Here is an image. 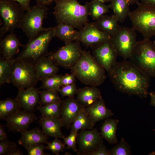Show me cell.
<instances>
[{"mask_svg": "<svg viewBox=\"0 0 155 155\" xmlns=\"http://www.w3.org/2000/svg\"><path fill=\"white\" fill-rule=\"evenodd\" d=\"M25 11L13 0H0V14L3 24L0 29V40L7 33L20 28Z\"/></svg>", "mask_w": 155, "mask_h": 155, "instance_id": "obj_7", "label": "cell"}, {"mask_svg": "<svg viewBox=\"0 0 155 155\" xmlns=\"http://www.w3.org/2000/svg\"><path fill=\"white\" fill-rule=\"evenodd\" d=\"M84 109L94 125L98 122L109 118L113 115L112 111L106 106L102 97L85 107Z\"/></svg>", "mask_w": 155, "mask_h": 155, "instance_id": "obj_20", "label": "cell"}, {"mask_svg": "<svg viewBox=\"0 0 155 155\" xmlns=\"http://www.w3.org/2000/svg\"><path fill=\"white\" fill-rule=\"evenodd\" d=\"M109 8L108 5H106L98 0H92L88 3L89 15L94 20H96L107 13Z\"/></svg>", "mask_w": 155, "mask_h": 155, "instance_id": "obj_31", "label": "cell"}, {"mask_svg": "<svg viewBox=\"0 0 155 155\" xmlns=\"http://www.w3.org/2000/svg\"><path fill=\"white\" fill-rule=\"evenodd\" d=\"M104 3L107 2L111 1V0H98Z\"/></svg>", "mask_w": 155, "mask_h": 155, "instance_id": "obj_50", "label": "cell"}, {"mask_svg": "<svg viewBox=\"0 0 155 155\" xmlns=\"http://www.w3.org/2000/svg\"><path fill=\"white\" fill-rule=\"evenodd\" d=\"M13 60H7L0 57V85L10 83Z\"/></svg>", "mask_w": 155, "mask_h": 155, "instance_id": "obj_32", "label": "cell"}, {"mask_svg": "<svg viewBox=\"0 0 155 155\" xmlns=\"http://www.w3.org/2000/svg\"><path fill=\"white\" fill-rule=\"evenodd\" d=\"M7 135L3 126L0 124V141L7 139Z\"/></svg>", "mask_w": 155, "mask_h": 155, "instance_id": "obj_45", "label": "cell"}, {"mask_svg": "<svg viewBox=\"0 0 155 155\" xmlns=\"http://www.w3.org/2000/svg\"><path fill=\"white\" fill-rule=\"evenodd\" d=\"M37 119L32 111L21 109L6 118L5 126L9 131L21 133L28 130L30 124Z\"/></svg>", "mask_w": 155, "mask_h": 155, "instance_id": "obj_13", "label": "cell"}, {"mask_svg": "<svg viewBox=\"0 0 155 155\" xmlns=\"http://www.w3.org/2000/svg\"><path fill=\"white\" fill-rule=\"evenodd\" d=\"M137 35L132 28L121 26L110 41L118 56L126 60L130 57L136 43Z\"/></svg>", "mask_w": 155, "mask_h": 155, "instance_id": "obj_10", "label": "cell"}, {"mask_svg": "<svg viewBox=\"0 0 155 155\" xmlns=\"http://www.w3.org/2000/svg\"><path fill=\"white\" fill-rule=\"evenodd\" d=\"M118 123L117 119L107 118L105 119L101 127V136L110 144L117 142L116 131Z\"/></svg>", "mask_w": 155, "mask_h": 155, "instance_id": "obj_26", "label": "cell"}, {"mask_svg": "<svg viewBox=\"0 0 155 155\" xmlns=\"http://www.w3.org/2000/svg\"><path fill=\"white\" fill-rule=\"evenodd\" d=\"M54 29V37H57L65 44L79 40L78 31L75 30L71 25L63 23H59Z\"/></svg>", "mask_w": 155, "mask_h": 155, "instance_id": "obj_25", "label": "cell"}, {"mask_svg": "<svg viewBox=\"0 0 155 155\" xmlns=\"http://www.w3.org/2000/svg\"><path fill=\"white\" fill-rule=\"evenodd\" d=\"M62 102L61 100L43 106L39 105L36 108L41 113L42 117H60Z\"/></svg>", "mask_w": 155, "mask_h": 155, "instance_id": "obj_30", "label": "cell"}, {"mask_svg": "<svg viewBox=\"0 0 155 155\" xmlns=\"http://www.w3.org/2000/svg\"><path fill=\"white\" fill-rule=\"evenodd\" d=\"M53 37V28H48L24 45L22 51L15 58L34 65L40 59L48 56V47Z\"/></svg>", "mask_w": 155, "mask_h": 155, "instance_id": "obj_4", "label": "cell"}, {"mask_svg": "<svg viewBox=\"0 0 155 155\" xmlns=\"http://www.w3.org/2000/svg\"><path fill=\"white\" fill-rule=\"evenodd\" d=\"M17 147L14 142L9 140L8 138L0 142V155H7L12 149Z\"/></svg>", "mask_w": 155, "mask_h": 155, "instance_id": "obj_39", "label": "cell"}, {"mask_svg": "<svg viewBox=\"0 0 155 155\" xmlns=\"http://www.w3.org/2000/svg\"><path fill=\"white\" fill-rule=\"evenodd\" d=\"M47 144L46 149L56 155H59L60 152H63L66 148L65 144L58 138H55L52 142H49Z\"/></svg>", "mask_w": 155, "mask_h": 155, "instance_id": "obj_36", "label": "cell"}, {"mask_svg": "<svg viewBox=\"0 0 155 155\" xmlns=\"http://www.w3.org/2000/svg\"><path fill=\"white\" fill-rule=\"evenodd\" d=\"M63 76L61 74H56L42 79L40 80L42 85L40 88L52 90L59 92L62 87L61 80Z\"/></svg>", "mask_w": 155, "mask_h": 155, "instance_id": "obj_33", "label": "cell"}, {"mask_svg": "<svg viewBox=\"0 0 155 155\" xmlns=\"http://www.w3.org/2000/svg\"><path fill=\"white\" fill-rule=\"evenodd\" d=\"M78 133L77 131L71 130L70 134L63 139V143L67 145V148L72 150L76 153L78 151L76 146Z\"/></svg>", "mask_w": 155, "mask_h": 155, "instance_id": "obj_37", "label": "cell"}, {"mask_svg": "<svg viewBox=\"0 0 155 155\" xmlns=\"http://www.w3.org/2000/svg\"><path fill=\"white\" fill-rule=\"evenodd\" d=\"M144 3L155 5V0H141Z\"/></svg>", "mask_w": 155, "mask_h": 155, "instance_id": "obj_48", "label": "cell"}, {"mask_svg": "<svg viewBox=\"0 0 155 155\" xmlns=\"http://www.w3.org/2000/svg\"><path fill=\"white\" fill-rule=\"evenodd\" d=\"M108 5L113 10L119 22L123 23L129 17L130 11L129 5L127 0H111Z\"/></svg>", "mask_w": 155, "mask_h": 155, "instance_id": "obj_27", "label": "cell"}, {"mask_svg": "<svg viewBox=\"0 0 155 155\" xmlns=\"http://www.w3.org/2000/svg\"><path fill=\"white\" fill-rule=\"evenodd\" d=\"M20 133L21 136L18 143L26 150L36 144H47L49 142L48 141L49 139L48 136L37 127L30 130H26Z\"/></svg>", "mask_w": 155, "mask_h": 155, "instance_id": "obj_19", "label": "cell"}, {"mask_svg": "<svg viewBox=\"0 0 155 155\" xmlns=\"http://www.w3.org/2000/svg\"><path fill=\"white\" fill-rule=\"evenodd\" d=\"M110 151L111 155H129L131 153L129 145L123 138L118 144L110 150Z\"/></svg>", "mask_w": 155, "mask_h": 155, "instance_id": "obj_35", "label": "cell"}, {"mask_svg": "<svg viewBox=\"0 0 155 155\" xmlns=\"http://www.w3.org/2000/svg\"><path fill=\"white\" fill-rule=\"evenodd\" d=\"M150 99V105L155 107V92L153 91H151L149 92V94Z\"/></svg>", "mask_w": 155, "mask_h": 155, "instance_id": "obj_47", "label": "cell"}, {"mask_svg": "<svg viewBox=\"0 0 155 155\" xmlns=\"http://www.w3.org/2000/svg\"><path fill=\"white\" fill-rule=\"evenodd\" d=\"M94 57L108 72L117 62L118 56L110 40L93 46Z\"/></svg>", "mask_w": 155, "mask_h": 155, "instance_id": "obj_14", "label": "cell"}, {"mask_svg": "<svg viewBox=\"0 0 155 155\" xmlns=\"http://www.w3.org/2000/svg\"><path fill=\"white\" fill-rule=\"evenodd\" d=\"M94 125L83 107L73 121L70 128L72 131L78 132L82 130L91 129Z\"/></svg>", "mask_w": 155, "mask_h": 155, "instance_id": "obj_29", "label": "cell"}, {"mask_svg": "<svg viewBox=\"0 0 155 155\" xmlns=\"http://www.w3.org/2000/svg\"><path fill=\"white\" fill-rule=\"evenodd\" d=\"M58 65L48 56L38 61L34 65L39 80L56 74L59 70Z\"/></svg>", "mask_w": 155, "mask_h": 155, "instance_id": "obj_22", "label": "cell"}, {"mask_svg": "<svg viewBox=\"0 0 155 155\" xmlns=\"http://www.w3.org/2000/svg\"><path fill=\"white\" fill-rule=\"evenodd\" d=\"M89 155H111L110 150H108L106 146L102 142L96 149Z\"/></svg>", "mask_w": 155, "mask_h": 155, "instance_id": "obj_41", "label": "cell"}, {"mask_svg": "<svg viewBox=\"0 0 155 155\" xmlns=\"http://www.w3.org/2000/svg\"><path fill=\"white\" fill-rule=\"evenodd\" d=\"M18 3L22 8L26 11L30 8V3L31 0H13Z\"/></svg>", "mask_w": 155, "mask_h": 155, "instance_id": "obj_43", "label": "cell"}, {"mask_svg": "<svg viewBox=\"0 0 155 155\" xmlns=\"http://www.w3.org/2000/svg\"><path fill=\"white\" fill-rule=\"evenodd\" d=\"M22 152L17 147L13 148L7 154V155H23Z\"/></svg>", "mask_w": 155, "mask_h": 155, "instance_id": "obj_46", "label": "cell"}, {"mask_svg": "<svg viewBox=\"0 0 155 155\" xmlns=\"http://www.w3.org/2000/svg\"><path fill=\"white\" fill-rule=\"evenodd\" d=\"M102 137L96 129L81 130L78 133V155H89L103 142Z\"/></svg>", "mask_w": 155, "mask_h": 155, "instance_id": "obj_12", "label": "cell"}, {"mask_svg": "<svg viewBox=\"0 0 155 155\" xmlns=\"http://www.w3.org/2000/svg\"><path fill=\"white\" fill-rule=\"evenodd\" d=\"M48 11L47 6L36 4L31 7L30 9L25 12L20 28L28 41L48 29V28L43 26V22L46 17Z\"/></svg>", "mask_w": 155, "mask_h": 155, "instance_id": "obj_8", "label": "cell"}, {"mask_svg": "<svg viewBox=\"0 0 155 155\" xmlns=\"http://www.w3.org/2000/svg\"><path fill=\"white\" fill-rule=\"evenodd\" d=\"M53 12L57 23L70 25L80 29L88 23V4L81 5L78 0H57Z\"/></svg>", "mask_w": 155, "mask_h": 155, "instance_id": "obj_3", "label": "cell"}, {"mask_svg": "<svg viewBox=\"0 0 155 155\" xmlns=\"http://www.w3.org/2000/svg\"><path fill=\"white\" fill-rule=\"evenodd\" d=\"M79 40L85 45L93 47L110 39V36L99 30L94 22L88 23L79 29Z\"/></svg>", "mask_w": 155, "mask_h": 155, "instance_id": "obj_15", "label": "cell"}, {"mask_svg": "<svg viewBox=\"0 0 155 155\" xmlns=\"http://www.w3.org/2000/svg\"><path fill=\"white\" fill-rule=\"evenodd\" d=\"M115 15H104L94 22L97 27L101 31L111 37L121 28Z\"/></svg>", "mask_w": 155, "mask_h": 155, "instance_id": "obj_24", "label": "cell"}, {"mask_svg": "<svg viewBox=\"0 0 155 155\" xmlns=\"http://www.w3.org/2000/svg\"><path fill=\"white\" fill-rule=\"evenodd\" d=\"M43 144H39L33 145L26 149L28 155H48L49 154L44 152L46 149Z\"/></svg>", "mask_w": 155, "mask_h": 155, "instance_id": "obj_40", "label": "cell"}, {"mask_svg": "<svg viewBox=\"0 0 155 155\" xmlns=\"http://www.w3.org/2000/svg\"><path fill=\"white\" fill-rule=\"evenodd\" d=\"M129 5L134 4H137L139 0H127Z\"/></svg>", "mask_w": 155, "mask_h": 155, "instance_id": "obj_49", "label": "cell"}, {"mask_svg": "<svg viewBox=\"0 0 155 155\" xmlns=\"http://www.w3.org/2000/svg\"><path fill=\"white\" fill-rule=\"evenodd\" d=\"M56 0H35L37 4L46 6L50 5Z\"/></svg>", "mask_w": 155, "mask_h": 155, "instance_id": "obj_44", "label": "cell"}, {"mask_svg": "<svg viewBox=\"0 0 155 155\" xmlns=\"http://www.w3.org/2000/svg\"><path fill=\"white\" fill-rule=\"evenodd\" d=\"M76 100L81 106L87 107L102 97L100 89L95 86H85L78 89Z\"/></svg>", "mask_w": 155, "mask_h": 155, "instance_id": "obj_23", "label": "cell"}, {"mask_svg": "<svg viewBox=\"0 0 155 155\" xmlns=\"http://www.w3.org/2000/svg\"><path fill=\"white\" fill-rule=\"evenodd\" d=\"M137 8L130 12L129 17L132 28L144 39L155 36V5L139 2Z\"/></svg>", "mask_w": 155, "mask_h": 155, "instance_id": "obj_5", "label": "cell"}, {"mask_svg": "<svg viewBox=\"0 0 155 155\" xmlns=\"http://www.w3.org/2000/svg\"><path fill=\"white\" fill-rule=\"evenodd\" d=\"M78 89L75 82L70 85L63 86L60 88L59 92L62 97L67 96L68 98L74 97L77 94Z\"/></svg>", "mask_w": 155, "mask_h": 155, "instance_id": "obj_38", "label": "cell"}, {"mask_svg": "<svg viewBox=\"0 0 155 155\" xmlns=\"http://www.w3.org/2000/svg\"><path fill=\"white\" fill-rule=\"evenodd\" d=\"M16 98H8L0 101V119L5 120L10 116L21 109Z\"/></svg>", "mask_w": 155, "mask_h": 155, "instance_id": "obj_28", "label": "cell"}, {"mask_svg": "<svg viewBox=\"0 0 155 155\" xmlns=\"http://www.w3.org/2000/svg\"><path fill=\"white\" fill-rule=\"evenodd\" d=\"M38 121L42 131L46 135L55 138L65 137L61 131L62 126L60 117L44 118L41 116Z\"/></svg>", "mask_w": 155, "mask_h": 155, "instance_id": "obj_21", "label": "cell"}, {"mask_svg": "<svg viewBox=\"0 0 155 155\" xmlns=\"http://www.w3.org/2000/svg\"><path fill=\"white\" fill-rule=\"evenodd\" d=\"M107 72L119 92L141 98L148 95L150 77L130 61L117 62Z\"/></svg>", "mask_w": 155, "mask_h": 155, "instance_id": "obj_1", "label": "cell"}, {"mask_svg": "<svg viewBox=\"0 0 155 155\" xmlns=\"http://www.w3.org/2000/svg\"><path fill=\"white\" fill-rule=\"evenodd\" d=\"M76 77L73 73L63 75L61 80L62 86L71 84L75 82Z\"/></svg>", "mask_w": 155, "mask_h": 155, "instance_id": "obj_42", "label": "cell"}, {"mask_svg": "<svg viewBox=\"0 0 155 155\" xmlns=\"http://www.w3.org/2000/svg\"><path fill=\"white\" fill-rule=\"evenodd\" d=\"M40 99L38 104L43 106L61 100L58 92L49 89H43L39 91Z\"/></svg>", "mask_w": 155, "mask_h": 155, "instance_id": "obj_34", "label": "cell"}, {"mask_svg": "<svg viewBox=\"0 0 155 155\" xmlns=\"http://www.w3.org/2000/svg\"><path fill=\"white\" fill-rule=\"evenodd\" d=\"M0 41V57L5 60H13L20 47L24 46L14 32L10 33Z\"/></svg>", "mask_w": 155, "mask_h": 155, "instance_id": "obj_17", "label": "cell"}, {"mask_svg": "<svg viewBox=\"0 0 155 155\" xmlns=\"http://www.w3.org/2000/svg\"><path fill=\"white\" fill-rule=\"evenodd\" d=\"M70 69L79 81L89 86L101 85L106 78L105 70L89 51H83L77 62Z\"/></svg>", "mask_w": 155, "mask_h": 155, "instance_id": "obj_2", "label": "cell"}, {"mask_svg": "<svg viewBox=\"0 0 155 155\" xmlns=\"http://www.w3.org/2000/svg\"><path fill=\"white\" fill-rule=\"evenodd\" d=\"M16 98L23 110L30 111L38 104L40 99L39 91L35 87L19 90Z\"/></svg>", "mask_w": 155, "mask_h": 155, "instance_id": "obj_18", "label": "cell"}, {"mask_svg": "<svg viewBox=\"0 0 155 155\" xmlns=\"http://www.w3.org/2000/svg\"><path fill=\"white\" fill-rule=\"evenodd\" d=\"M153 43L155 47V40L154 41Z\"/></svg>", "mask_w": 155, "mask_h": 155, "instance_id": "obj_51", "label": "cell"}, {"mask_svg": "<svg viewBox=\"0 0 155 155\" xmlns=\"http://www.w3.org/2000/svg\"><path fill=\"white\" fill-rule=\"evenodd\" d=\"M129 59L150 77L155 78V47L150 39L137 41Z\"/></svg>", "mask_w": 155, "mask_h": 155, "instance_id": "obj_6", "label": "cell"}, {"mask_svg": "<svg viewBox=\"0 0 155 155\" xmlns=\"http://www.w3.org/2000/svg\"><path fill=\"white\" fill-rule=\"evenodd\" d=\"M79 40L65 44L48 56L57 65L65 68H71L79 59L83 50Z\"/></svg>", "mask_w": 155, "mask_h": 155, "instance_id": "obj_11", "label": "cell"}, {"mask_svg": "<svg viewBox=\"0 0 155 155\" xmlns=\"http://www.w3.org/2000/svg\"><path fill=\"white\" fill-rule=\"evenodd\" d=\"M82 107L74 97L62 101L60 119L62 126L69 129Z\"/></svg>", "mask_w": 155, "mask_h": 155, "instance_id": "obj_16", "label": "cell"}, {"mask_svg": "<svg viewBox=\"0 0 155 155\" xmlns=\"http://www.w3.org/2000/svg\"><path fill=\"white\" fill-rule=\"evenodd\" d=\"M39 81L33 65L22 60L13 59L10 83L19 90L34 87Z\"/></svg>", "mask_w": 155, "mask_h": 155, "instance_id": "obj_9", "label": "cell"}]
</instances>
